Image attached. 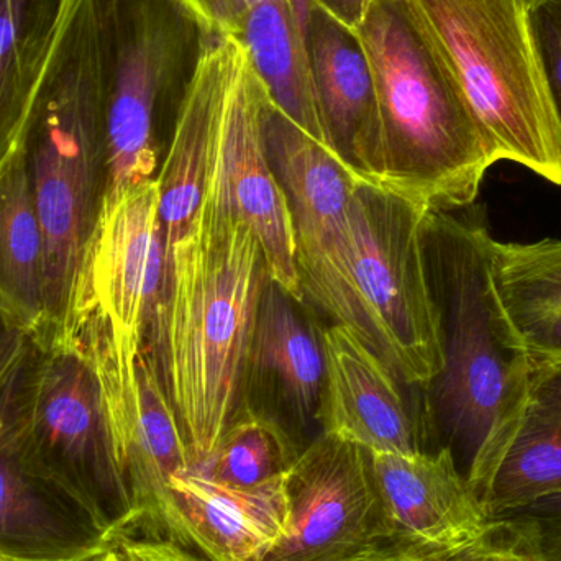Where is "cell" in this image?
<instances>
[{"label":"cell","mask_w":561,"mask_h":561,"mask_svg":"<svg viewBox=\"0 0 561 561\" xmlns=\"http://www.w3.org/2000/svg\"><path fill=\"white\" fill-rule=\"evenodd\" d=\"M163 260L145 346L157 358L193 470H203L249 404L256 313L270 278L259 239L230 206L217 138L199 209Z\"/></svg>","instance_id":"cell-1"},{"label":"cell","mask_w":561,"mask_h":561,"mask_svg":"<svg viewBox=\"0 0 561 561\" xmlns=\"http://www.w3.org/2000/svg\"><path fill=\"white\" fill-rule=\"evenodd\" d=\"M493 237L481 220L427 210L424 247L444 366L424 389L431 440L447 448L483 500L529 396L534 363L491 272Z\"/></svg>","instance_id":"cell-2"},{"label":"cell","mask_w":561,"mask_h":561,"mask_svg":"<svg viewBox=\"0 0 561 561\" xmlns=\"http://www.w3.org/2000/svg\"><path fill=\"white\" fill-rule=\"evenodd\" d=\"M45 237V327L71 340L79 286L107 199V147L92 0H69L19 138Z\"/></svg>","instance_id":"cell-3"},{"label":"cell","mask_w":561,"mask_h":561,"mask_svg":"<svg viewBox=\"0 0 561 561\" xmlns=\"http://www.w3.org/2000/svg\"><path fill=\"white\" fill-rule=\"evenodd\" d=\"M353 33L375 82L381 190L427 210L467 209L501 160L437 43L408 0H369Z\"/></svg>","instance_id":"cell-4"},{"label":"cell","mask_w":561,"mask_h":561,"mask_svg":"<svg viewBox=\"0 0 561 561\" xmlns=\"http://www.w3.org/2000/svg\"><path fill=\"white\" fill-rule=\"evenodd\" d=\"M107 147V199L157 180L213 26L187 0H92Z\"/></svg>","instance_id":"cell-5"},{"label":"cell","mask_w":561,"mask_h":561,"mask_svg":"<svg viewBox=\"0 0 561 561\" xmlns=\"http://www.w3.org/2000/svg\"><path fill=\"white\" fill-rule=\"evenodd\" d=\"M500 160L561 186V140L524 0H408Z\"/></svg>","instance_id":"cell-6"},{"label":"cell","mask_w":561,"mask_h":561,"mask_svg":"<svg viewBox=\"0 0 561 561\" xmlns=\"http://www.w3.org/2000/svg\"><path fill=\"white\" fill-rule=\"evenodd\" d=\"M163 256L157 180L105 204L82 273L71 340L101 378L112 440L137 414L138 359L153 323Z\"/></svg>","instance_id":"cell-7"},{"label":"cell","mask_w":561,"mask_h":561,"mask_svg":"<svg viewBox=\"0 0 561 561\" xmlns=\"http://www.w3.org/2000/svg\"><path fill=\"white\" fill-rule=\"evenodd\" d=\"M23 457L75 494L108 536L127 523L101 378L72 340L33 342L9 412Z\"/></svg>","instance_id":"cell-8"},{"label":"cell","mask_w":561,"mask_h":561,"mask_svg":"<svg viewBox=\"0 0 561 561\" xmlns=\"http://www.w3.org/2000/svg\"><path fill=\"white\" fill-rule=\"evenodd\" d=\"M427 209L356 183L350 203L352 279L375 352L404 385L442 371L440 323L424 247Z\"/></svg>","instance_id":"cell-9"},{"label":"cell","mask_w":561,"mask_h":561,"mask_svg":"<svg viewBox=\"0 0 561 561\" xmlns=\"http://www.w3.org/2000/svg\"><path fill=\"white\" fill-rule=\"evenodd\" d=\"M287 494L289 524L265 561H444L389 519L358 445L320 435L287 471Z\"/></svg>","instance_id":"cell-10"},{"label":"cell","mask_w":561,"mask_h":561,"mask_svg":"<svg viewBox=\"0 0 561 561\" xmlns=\"http://www.w3.org/2000/svg\"><path fill=\"white\" fill-rule=\"evenodd\" d=\"M263 134L270 163L293 214L304 297L335 323L352 327L373 348L352 279L350 203L358 181L276 108L272 99L263 115Z\"/></svg>","instance_id":"cell-11"},{"label":"cell","mask_w":561,"mask_h":561,"mask_svg":"<svg viewBox=\"0 0 561 561\" xmlns=\"http://www.w3.org/2000/svg\"><path fill=\"white\" fill-rule=\"evenodd\" d=\"M268 101L265 85L236 39L217 131V158L224 186L230 206L259 239L270 278L296 302L302 304L306 297L297 270L293 214L270 163L263 134V115Z\"/></svg>","instance_id":"cell-12"},{"label":"cell","mask_w":561,"mask_h":561,"mask_svg":"<svg viewBox=\"0 0 561 561\" xmlns=\"http://www.w3.org/2000/svg\"><path fill=\"white\" fill-rule=\"evenodd\" d=\"M320 340L325 378L317 419L322 434L371 454L428 451L425 412L409 405L402 381L388 363L343 323L323 330Z\"/></svg>","instance_id":"cell-13"},{"label":"cell","mask_w":561,"mask_h":561,"mask_svg":"<svg viewBox=\"0 0 561 561\" xmlns=\"http://www.w3.org/2000/svg\"><path fill=\"white\" fill-rule=\"evenodd\" d=\"M368 455L389 519L425 552L454 561L500 530L447 448Z\"/></svg>","instance_id":"cell-14"},{"label":"cell","mask_w":561,"mask_h":561,"mask_svg":"<svg viewBox=\"0 0 561 561\" xmlns=\"http://www.w3.org/2000/svg\"><path fill=\"white\" fill-rule=\"evenodd\" d=\"M287 524V473L262 486L239 488L187 470L171 480L158 537L209 561H265Z\"/></svg>","instance_id":"cell-15"},{"label":"cell","mask_w":561,"mask_h":561,"mask_svg":"<svg viewBox=\"0 0 561 561\" xmlns=\"http://www.w3.org/2000/svg\"><path fill=\"white\" fill-rule=\"evenodd\" d=\"M306 36L317 104L333 157L353 180L381 187V128L362 43L345 23L310 0Z\"/></svg>","instance_id":"cell-16"},{"label":"cell","mask_w":561,"mask_h":561,"mask_svg":"<svg viewBox=\"0 0 561 561\" xmlns=\"http://www.w3.org/2000/svg\"><path fill=\"white\" fill-rule=\"evenodd\" d=\"M94 514L20 451L0 424V559L82 561L108 546Z\"/></svg>","instance_id":"cell-17"},{"label":"cell","mask_w":561,"mask_h":561,"mask_svg":"<svg viewBox=\"0 0 561 561\" xmlns=\"http://www.w3.org/2000/svg\"><path fill=\"white\" fill-rule=\"evenodd\" d=\"M137 371V414L114 447L115 467L127 504V523L114 537H158L171 480L193 470L176 412L148 346L141 352Z\"/></svg>","instance_id":"cell-18"},{"label":"cell","mask_w":561,"mask_h":561,"mask_svg":"<svg viewBox=\"0 0 561 561\" xmlns=\"http://www.w3.org/2000/svg\"><path fill=\"white\" fill-rule=\"evenodd\" d=\"M233 45V36L214 35L164 151L157 176L163 249L173 245L187 232L203 201L216 148Z\"/></svg>","instance_id":"cell-19"},{"label":"cell","mask_w":561,"mask_h":561,"mask_svg":"<svg viewBox=\"0 0 561 561\" xmlns=\"http://www.w3.org/2000/svg\"><path fill=\"white\" fill-rule=\"evenodd\" d=\"M306 7L307 0H262L233 38L249 55L273 105L332 153L310 71Z\"/></svg>","instance_id":"cell-20"},{"label":"cell","mask_w":561,"mask_h":561,"mask_svg":"<svg viewBox=\"0 0 561 561\" xmlns=\"http://www.w3.org/2000/svg\"><path fill=\"white\" fill-rule=\"evenodd\" d=\"M556 493H561V362L536 363L519 427L481 503L493 520Z\"/></svg>","instance_id":"cell-21"},{"label":"cell","mask_w":561,"mask_h":561,"mask_svg":"<svg viewBox=\"0 0 561 561\" xmlns=\"http://www.w3.org/2000/svg\"><path fill=\"white\" fill-rule=\"evenodd\" d=\"M45 237L16 144L0 170V313L33 340L45 327Z\"/></svg>","instance_id":"cell-22"},{"label":"cell","mask_w":561,"mask_h":561,"mask_svg":"<svg viewBox=\"0 0 561 561\" xmlns=\"http://www.w3.org/2000/svg\"><path fill=\"white\" fill-rule=\"evenodd\" d=\"M490 249L497 296L534 363L561 362V240Z\"/></svg>","instance_id":"cell-23"},{"label":"cell","mask_w":561,"mask_h":561,"mask_svg":"<svg viewBox=\"0 0 561 561\" xmlns=\"http://www.w3.org/2000/svg\"><path fill=\"white\" fill-rule=\"evenodd\" d=\"M69 0H0V170L51 58Z\"/></svg>","instance_id":"cell-24"},{"label":"cell","mask_w":561,"mask_h":561,"mask_svg":"<svg viewBox=\"0 0 561 561\" xmlns=\"http://www.w3.org/2000/svg\"><path fill=\"white\" fill-rule=\"evenodd\" d=\"M296 304L278 283L266 280L253 335L252 378L255 373L275 378L290 411L306 422L319 414L325 359L320 335Z\"/></svg>","instance_id":"cell-25"},{"label":"cell","mask_w":561,"mask_h":561,"mask_svg":"<svg viewBox=\"0 0 561 561\" xmlns=\"http://www.w3.org/2000/svg\"><path fill=\"white\" fill-rule=\"evenodd\" d=\"M297 457L278 422L247 404L227 428L209 463L197 471L230 486L255 488L284 477Z\"/></svg>","instance_id":"cell-26"},{"label":"cell","mask_w":561,"mask_h":561,"mask_svg":"<svg viewBox=\"0 0 561 561\" xmlns=\"http://www.w3.org/2000/svg\"><path fill=\"white\" fill-rule=\"evenodd\" d=\"M529 561H561V493L539 497L494 517Z\"/></svg>","instance_id":"cell-27"},{"label":"cell","mask_w":561,"mask_h":561,"mask_svg":"<svg viewBox=\"0 0 561 561\" xmlns=\"http://www.w3.org/2000/svg\"><path fill=\"white\" fill-rule=\"evenodd\" d=\"M527 16L561 140V0H537Z\"/></svg>","instance_id":"cell-28"},{"label":"cell","mask_w":561,"mask_h":561,"mask_svg":"<svg viewBox=\"0 0 561 561\" xmlns=\"http://www.w3.org/2000/svg\"><path fill=\"white\" fill-rule=\"evenodd\" d=\"M32 345V336L0 313V424L9 417Z\"/></svg>","instance_id":"cell-29"},{"label":"cell","mask_w":561,"mask_h":561,"mask_svg":"<svg viewBox=\"0 0 561 561\" xmlns=\"http://www.w3.org/2000/svg\"><path fill=\"white\" fill-rule=\"evenodd\" d=\"M111 543L121 561H209L168 537L121 536Z\"/></svg>","instance_id":"cell-30"},{"label":"cell","mask_w":561,"mask_h":561,"mask_svg":"<svg viewBox=\"0 0 561 561\" xmlns=\"http://www.w3.org/2000/svg\"><path fill=\"white\" fill-rule=\"evenodd\" d=\"M220 35L233 36L250 10L262 0H187Z\"/></svg>","instance_id":"cell-31"},{"label":"cell","mask_w":561,"mask_h":561,"mask_svg":"<svg viewBox=\"0 0 561 561\" xmlns=\"http://www.w3.org/2000/svg\"><path fill=\"white\" fill-rule=\"evenodd\" d=\"M310 2L322 7L327 12L332 13L335 19H339L340 22L345 23L348 28L353 30V26L362 19L369 0H310Z\"/></svg>","instance_id":"cell-32"},{"label":"cell","mask_w":561,"mask_h":561,"mask_svg":"<svg viewBox=\"0 0 561 561\" xmlns=\"http://www.w3.org/2000/svg\"><path fill=\"white\" fill-rule=\"evenodd\" d=\"M501 526V524H500ZM511 542V534L504 529L503 526L500 527L496 534L491 537L488 542H484L483 546L478 547V549L471 550L467 556L460 557V559L455 561H491L493 559L494 553L497 550L503 549L504 546Z\"/></svg>","instance_id":"cell-33"},{"label":"cell","mask_w":561,"mask_h":561,"mask_svg":"<svg viewBox=\"0 0 561 561\" xmlns=\"http://www.w3.org/2000/svg\"><path fill=\"white\" fill-rule=\"evenodd\" d=\"M507 530V529H506ZM491 561H529L523 553H519V550L514 546L513 537H511V542L507 546H504L503 549L497 550L494 553L493 559Z\"/></svg>","instance_id":"cell-34"},{"label":"cell","mask_w":561,"mask_h":561,"mask_svg":"<svg viewBox=\"0 0 561 561\" xmlns=\"http://www.w3.org/2000/svg\"><path fill=\"white\" fill-rule=\"evenodd\" d=\"M82 561H121V559H118V553L117 550H115V547L112 546V543H108L105 549L99 550L98 553H94V556L88 557V559Z\"/></svg>","instance_id":"cell-35"},{"label":"cell","mask_w":561,"mask_h":561,"mask_svg":"<svg viewBox=\"0 0 561 561\" xmlns=\"http://www.w3.org/2000/svg\"><path fill=\"white\" fill-rule=\"evenodd\" d=\"M537 0H524V3H526L527 5V9H529L530 5H533V3H536Z\"/></svg>","instance_id":"cell-36"},{"label":"cell","mask_w":561,"mask_h":561,"mask_svg":"<svg viewBox=\"0 0 561 561\" xmlns=\"http://www.w3.org/2000/svg\"><path fill=\"white\" fill-rule=\"evenodd\" d=\"M0 561H5V560L0 559Z\"/></svg>","instance_id":"cell-37"}]
</instances>
